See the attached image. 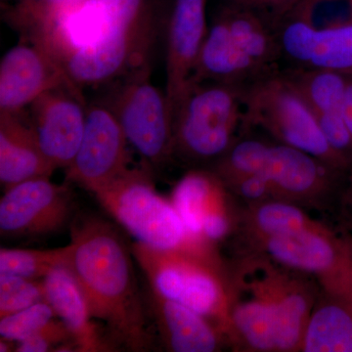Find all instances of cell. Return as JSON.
Instances as JSON below:
<instances>
[{"label": "cell", "mask_w": 352, "mask_h": 352, "mask_svg": "<svg viewBox=\"0 0 352 352\" xmlns=\"http://www.w3.org/2000/svg\"><path fill=\"white\" fill-rule=\"evenodd\" d=\"M69 230L64 266L82 289L94 319L103 324L117 351H152L150 316L131 245L119 227L96 214H76Z\"/></svg>", "instance_id": "obj_1"}, {"label": "cell", "mask_w": 352, "mask_h": 352, "mask_svg": "<svg viewBox=\"0 0 352 352\" xmlns=\"http://www.w3.org/2000/svg\"><path fill=\"white\" fill-rule=\"evenodd\" d=\"M94 195L104 210L138 242L187 252L223 266L215 245L192 233L173 201L157 191L153 170L145 164L131 168Z\"/></svg>", "instance_id": "obj_2"}, {"label": "cell", "mask_w": 352, "mask_h": 352, "mask_svg": "<svg viewBox=\"0 0 352 352\" xmlns=\"http://www.w3.org/2000/svg\"><path fill=\"white\" fill-rule=\"evenodd\" d=\"M243 87L189 82L173 112V160L194 168L214 166L239 139Z\"/></svg>", "instance_id": "obj_3"}, {"label": "cell", "mask_w": 352, "mask_h": 352, "mask_svg": "<svg viewBox=\"0 0 352 352\" xmlns=\"http://www.w3.org/2000/svg\"><path fill=\"white\" fill-rule=\"evenodd\" d=\"M245 124L267 132L281 144L320 160L335 170L349 164L333 151L316 116L287 76H264L243 92Z\"/></svg>", "instance_id": "obj_4"}, {"label": "cell", "mask_w": 352, "mask_h": 352, "mask_svg": "<svg viewBox=\"0 0 352 352\" xmlns=\"http://www.w3.org/2000/svg\"><path fill=\"white\" fill-rule=\"evenodd\" d=\"M136 263L148 284L162 296L214 321L226 336L228 321V280L223 266L177 251L131 244Z\"/></svg>", "instance_id": "obj_5"}, {"label": "cell", "mask_w": 352, "mask_h": 352, "mask_svg": "<svg viewBox=\"0 0 352 352\" xmlns=\"http://www.w3.org/2000/svg\"><path fill=\"white\" fill-rule=\"evenodd\" d=\"M151 65L122 78L107 104L145 166L161 170L173 160V122L166 94L151 82Z\"/></svg>", "instance_id": "obj_6"}, {"label": "cell", "mask_w": 352, "mask_h": 352, "mask_svg": "<svg viewBox=\"0 0 352 352\" xmlns=\"http://www.w3.org/2000/svg\"><path fill=\"white\" fill-rule=\"evenodd\" d=\"M245 252L263 254L278 265L309 275L321 288L351 296L352 247L324 224L247 243Z\"/></svg>", "instance_id": "obj_7"}, {"label": "cell", "mask_w": 352, "mask_h": 352, "mask_svg": "<svg viewBox=\"0 0 352 352\" xmlns=\"http://www.w3.org/2000/svg\"><path fill=\"white\" fill-rule=\"evenodd\" d=\"M157 34V21L149 9L138 19L116 28L94 47L67 58L65 71L80 88L124 78L150 64Z\"/></svg>", "instance_id": "obj_8"}, {"label": "cell", "mask_w": 352, "mask_h": 352, "mask_svg": "<svg viewBox=\"0 0 352 352\" xmlns=\"http://www.w3.org/2000/svg\"><path fill=\"white\" fill-rule=\"evenodd\" d=\"M76 200L69 184H57L50 177L25 180L4 190L0 201L2 237L38 238L53 235L71 226Z\"/></svg>", "instance_id": "obj_9"}, {"label": "cell", "mask_w": 352, "mask_h": 352, "mask_svg": "<svg viewBox=\"0 0 352 352\" xmlns=\"http://www.w3.org/2000/svg\"><path fill=\"white\" fill-rule=\"evenodd\" d=\"M129 145L119 120L107 104L90 106L82 143L65 170L66 182L96 193L131 170Z\"/></svg>", "instance_id": "obj_10"}, {"label": "cell", "mask_w": 352, "mask_h": 352, "mask_svg": "<svg viewBox=\"0 0 352 352\" xmlns=\"http://www.w3.org/2000/svg\"><path fill=\"white\" fill-rule=\"evenodd\" d=\"M256 173L267 178L275 199L320 210L330 201L342 171L296 148L264 140Z\"/></svg>", "instance_id": "obj_11"}, {"label": "cell", "mask_w": 352, "mask_h": 352, "mask_svg": "<svg viewBox=\"0 0 352 352\" xmlns=\"http://www.w3.org/2000/svg\"><path fill=\"white\" fill-rule=\"evenodd\" d=\"M149 8L146 0H87L27 38L41 44L63 66L67 58L94 47L116 28L138 19Z\"/></svg>", "instance_id": "obj_12"}, {"label": "cell", "mask_w": 352, "mask_h": 352, "mask_svg": "<svg viewBox=\"0 0 352 352\" xmlns=\"http://www.w3.org/2000/svg\"><path fill=\"white\" fill-rule=\"evenodd\" d=\"M29 118L43 154L55 168L67 170L75 159L87 119L82 88L63 85L38 97Z\"/></svg>", "instance_id": "obj_13"}, {"label": "cell", "mask_w": 352, "mask_h": 352, "mask_svg": "<svg viewBox=\"0 0 352 352\" xmlns=\"http://www.w3.org/2000/svg\"><path fill=\"white\" fill-rule=\"evenodd\" d=\"M230 195L214 170L194 168L176 183L170 201L192 233L217 245L238 226Z\"/></svg>", "instance_id": "obj_14"}, {"label": "cell", "mask_w": 352, "mask_h": 352, "mask_svg": "<svg viewBox=\"0 0 352 352\" xmlns=\"http://www.w3.org/2000/svg\"><path fill=\"white\" fill-rule=\"evenodd\" d=\"M69 85H76L56 58L25 38L1 58L0 113L22 112L45 92Z\"/></svg>", "instance_id": "obj_15"}, {"label": "cell", "mask_w": 352, "mask_h": 352, "mask_svg": "<svg viewBox=\"0 0 352 352\" xmlns=\"http://www.w3.org/2000/svg\"><path fill=\"white\" fill-rule=\"evenodd\" d=\"M208 31L207 0L173 1L166 55V95L171 115L191 80Z\"/></svg>", "instance_id": "obj_16"}, {"label": "cell", "mask_w": 352, "mask_h": 352, "mask_svg": "<svg viewBox=\"0 0 352 352\" xmlns=\"http://www.w3.org/2000/svg\"><path fill=\"white\" fill-rule=\"evenodd\" d=\"M285 18L276 32L280 54L298 69L352 76V24L316 30L288 16Z\"/></svg>", "instance_id": "obj_17"}, {"label": "cell", "mask_w": 352, "mask_h": 352, "mask_svg": "<svg viewBox=\"0 0 352 352\" xmlns=\"http://www.w3.org/2000/svg\"><path fill=\"white\" fill-rule=\"evenodd\" d=\"M144 300L166 351L214 352L222 346L226 336L207 317L162 296L150 285Z\"/></svg>", "instance_id": "obj_18"}, {"label": "cell", "mask_w": 352, "mask_h": 352, "mask_svg": "<svg viewBox=\"0 0 352 352\" xmlns=\"http://www.w3.org/2000/svg\"><path fill=\"white\" fill-rule=\"evenodd\" d=\"M25 111L0 113V182L3 190L25 180L50 177L56 170L43 154Z\"/></svg>", "instance_id": "obj_19"}, {"label": "cell", "mask_w": 352, "mask_h": 352, "mask_svg": "<svg viewBox=\"0 0 352 352\" xmlns=\"http://www.w3.org/2000/svg\"><path fill=\"white\" fill-rule=\"evenodd\" d=\"M45 300L73 333L78 351H118L96 325L82 289L68 268H55L43 279Z\"/></svg>", "instance_id": "obj_20"}, {"label": "cell", "mask_w": 352, "mask_h": 352, "mask_svg": "<svg viewBox=\"0 0 352 352\" xmlns=\"http://www.w3.org/2000/svg\"><path fill=\"white\" fill-rule=\"evenodd\" d=\"M263 74L252 63L231 36L230 30L221 13L208 27L195 69L193 82H214L226 85H243L258 80Z\"/></svg>", "instance_id": "obj_21"}, {"label": "cell", "mask_w": 352, "mask_h": 352, "mask_svg": "<svg viewBox=\"0 0 352 352\" xmlns=\"http://www.w3.org/2000/svg\"><path fill=\"white\" fill-rule=\"evenodd\" d=\"M320 289V284H315L309 275L288 270L276 300V351H300L308 319Z\"/></svg>", "instance_id": "obj_22"}, {"label": "cell", "mask_w": 352, "mask_h": 352, "mask_svg": "<svg viewBox=\"0 0 352 352\" xmlns=\"http://www.w3.org/2000/svg\"><path fill=\"white\" fill-rule=\"evenodd\" d=\"M303 352H352L351 296L320 289L302 342Z\"/></svg>", "instance_id": "obj_23"}, {"label": "cell", "mask_w": 352, "mask_h": 352, "mask_svg": "<svg viewBox=\"0 0 352 352\" xmlns=\"http://www.w3.org/2000/svg\"><path fill=\"white\" fill-rule=\"evenodd\" d=\"M318 222L308 215L307 208L292 201L270 199L247 206L239 214L237 227L250 243L298 232Z\"/></svg>", "instance_id": "obj_24"}, {"label": "cell", "mask_w": 352, "mask_h": 352, "mask_svg": "<svg viewBox=\"0 0 352 352\" xmlns=\"http://www.w3.org/2000/svg\"><path fill=\"white\" fill-rule=\"evenodd\" d=\"M220 13L234 41L264 75L281 55L276 32H272L263 17L252 9L231 4Z\"/></svg>", "instance_id": "obj_25"}, {"label": "cell", "mask_w": 352, "mask_h": 352, "mask_svg": "<svg viewBox=\"0 0 352 352\" xmlns=\"http://www.w3.org/2000/svg\"><path fill=\"white\" fill-rule=\"evenodd\" d=\"M287 78L305 97L316 118L342 113L349 76L326 69H298Z\"/></svg>", "instance_id": "obj_26"}, {"label": "cell", "mask_w": 352, "mask_h": 352, "mask_svg": "<svg viewBox=\"0 0 352 352\" xmlns=\"http://www.w3.org/2000/svg\"><path fill=\"white\" fill-rule=\"evenodd\" d=\"M68 245L50 250H0V274L43 280L55 268L64 266Z\"/></svg>", "instance_id": "obj_27"}, {"label": "cell", "mask_w": 352, "mask_h": 352, "mask_svg": "<svg viewBox=\"0 0 352 352\" xmlns=\"http://www.w3.org/2000/svg\"><path fill=\"white\" fill-rule=\"evenodd\" d=\"M286 16L316 30L344 27L352 24V0H298Z\"/></svg>", "instance_id": "obj_28"}, {"label": "cell", "mask_w": 352, "mask_h": 352, "mask_svg": "<svg viewBox=\"0 0 352 352\" xmlns=\"http://www.w3.org/2000/svg\"><path fill=\"white\" fill-rule=\"evenodd\" d=\"M45 300L43 280L0 274V318Z\"/></svg>", "instance_id": "obj_29"}, {"label": "cell", "mask_w": 352, "mask_h": 352, "mask_svg": "<svg viewBox=\"0 0 352 352\" xmlns=\"http://www.w3.org/2000/svg\"><path fill=\"white\" fill-rule=\"evenodd\" d=\"M57 317L54 309L46 302H39L4 318H0V336L10 342H22L38 332L45 324Z\"/></svg>", "instance_id": "obj_30"}, {"label": "cell", "mask_w": 352, "mask_h": 352, "mask_svg": "<svg viewBox=\"0 0 352 352\" xmlns=\"http://www.w3.org/2000/svg\"><path fill=\"white\" fill-rule=\"evenodd\" d=\"M18 352L78 351L73 333L61 319L53 318L47 324L18 342Z\"/></svg>", "instance_id": "obj_31"}, {"label": "cell", "mask_w": 352, "mask_h": 352, "mask_svg": "<svg viewBox=\"0 0 352 352\" xmlns=\"http://www.w3.org/2000/svg\"><path fill=\"white\" fill-rule=\"evenodd\" d=\"M220 178V177H219ZM231 195L249 205L275 199L274 190L267 178L258 173L220 178Z\"/></svg>", "instance_id": "obj_32"}, {"label": "cell", "mask_w": 352, "mask_h": 352, "mask_svg": "<svg viewBox=\"0 0 352 352\" xmlns=\"http://www.w3.org/2000/svg\"><path fill=\"white\" fill-rule=\"evenodd\" d=\"M87 1V0H46L43 12L39 16L36 24L32 25L31 30L25 32L27 34L25 38H30L44 28L48 27L68 14L74 12Z\"/></svg>", "instance_id": "obj_33"}, {"label": "cell", "mask_w": 352, "mask_h": 352, "mask_svg": "<svg viewBox=\"0 0 352 352\" xmlns=\"http://www.w3.org/2000/svg\"><path fill=\"white\" fill-rule=\"evenodd\" d=\"M234 6L245 7L256 11H270L278 16H286L298 0H229Z\"/></svg>", "instance_id": "obj_34"}, {"label": "cell", "mask_w": 352, "mask_h": 352, "mask_svg": "<svg viewBox=\"0 0 352 352\" xmlns=\"http://www.w3.org/2000/svg\"><path fill=\"white\" fill-rule=\"evenodd\" d=\"M45 2L46 0H21L14 20L19 27L21 25L25 32L29 31L32 25L36 24L43 12Z\"/></svg>", "instance_id": "obj_35"}, {"label": "cell", "mask_w": 352, "mask_h": 352, "mask_svg": "<svg viewBox=\"0 0 352 352\" xmlns=\"http://www.w3.org/2000/svg\"><path fill=\"white\" fill-rule=\"evenodd\" d=\"M342 117L352 138V76H349L344 101H342Z\"/></svg>", "instance_id": "obj_36"}, {"label": "cell", "mask_w": 352, "mask_h": 352, "mask_svg": "<svg viewBox=\"0 0 352 352\" xmlns=\"http://www.w3.org/2000/svg\"><path fill=\"white\" fill-rule=\"evenodd\" d=\"M12 342H10V340L2 339L1 338V339H0V351H15L16 347H13Z\"/></svg>", "instance_id": "obj_37"}, {"label": "cell", "mask_w": 352, "mask_h": 352, "mask_svg": "<svg viewBox=\"0 0 352 352\" xmlns=\"http://www.w3.org/2000/svg\"><path fill=\"white\" fill-rule=\"evenodd\" d=\"M351 300H352V292H351Z\"/></svg>", "instance_id": "obj_38"}]
</instances>
